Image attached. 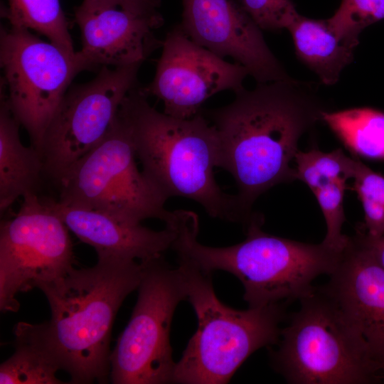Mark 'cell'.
Masks as SVG:
<instances>
[{
    "label": "cell",
    "instance_id": "27",
    "mask_svg": "<svg viewBox=\"0 0 384 384\" xmlns=\"http://www.w3.org/2000/svg\"><path fill=\"white\" fill-rule=\"evenodd\" d=\"M124 9L137 16L164 23L158 9L161 0H99Z\"/></svg>",
    "mask_w": 384,
    "mask_h": 384
},
{
    "label": "cell",
    "instance_id": "19",
    "mask_svg": "<svg viewBox=\"0 0 384 384\" xmlns=\"http://www.w3.org/2000/svg\"><path fill=\"white\" fill-rule=\"evenodd\" d=\"M14 352L0 366L1 384H60V366L46 346L34 324L18 322L14 328Z\"/></svg>",
    "mask_w": 384,
    "mask_h": 384
},
{
    "label": "cell",
    "instance_id": "18",
    "mask_svg": "<svg viewBox=\"0 0 384 384\" xmlns=\"http://www.w3.org/2000/svg\"><path fill=\"white\" fill-rule=\"evenodd\" d=\"M287 30L297 57L324 85L336 83L343 68L353 61L356 47L340 40L326 20L299 15Z\"/></svg>",
    "mask_w": 384,
    "mask_h": 384
},
{
    "label": "cell",
    "instance_id": "26",
    "mask_svg": "<svg viewBox=\"0 0 384 384\" xmlns=\"http://www.w3.org/2000/svg\"><path fill=\"white\" fill-rule=\"evenodd\" d=\"M241 5L262 29L277 31L288 27L300 15L291 0H240Z\"/></svg>",
    "mask_w": 384,
    "mask_h": 384
},
{
    "label": "cell",
    "instance_id": "11",
    "mask_svg": "<svg viewBox=\"0 0 384 384\" xmlns=\"http://www.w3.org/2000/svg\"><path fill=\"white\" fill-rule=\"evenodd\" d=\"M141 65L103 67L91 81L68 89L46 129L40 149L48 176L58 183L77 161L102 141L123 100L138 84Z\"/></svg>",
    "mask_w": 384,
    "mask_h": 384
},
{
    "label": "cell",
    "instance_id": "5",
    "mask_svg": "<svg viewBox=\"0 0 384 384\" xmlns=\"http://www.w3.org/2000/svg\"><path fill=\"white\" fill-rule=\"evenodd\" d=\"M177 266L198 327L176 363L173 383H228L252 353L278 342L284 304L233 309L215 294L211 272L181 257Z\"/></svg>",
    "mask_w": 384,
    "mask_h": 384
},
{
    "label": "cell",
    "instance_id": "10",
    "mask_svg": "<svg viewBox=\"0 0 384 384\" xmlns=\"http://www.w3.org/2000/svg\"><path fill=\"white\" fill-rule=\"evenodd\" d=\"M73 264L68 227L47 198L26 194L14 216L1 222V311H17L18 294L64 275Z\"/></svg>",
    "mask_w": 384,
    "mask_h": 384
},
{
    "label": "cell",
    "instance_id": "1",
    "mask_svg": "<svg viewBox=\"0 0 384 384\" xmlns=\"http://www.w3.org/2000/svg\"><path fill=\"white\" fill-rule=\"evenodd\" d=\"M235 94L230 103L205 114L218 132V167L234 178L238 205L250 220L260 195L297 180L292 162L299 140L326 110L295 80L257 83Z\"/></svg>",
    "mask_w": 384,
    "mask_h": 384
},
{
    "label": "cell",
    "instance_id": "22",
    "mask_svg": "<svg viewBox=\"0 0 384 384\" xmlns=\"http://www.w3.org/2000/svg\"><path fill=\"white\" fill-rule=\"evenodd\" d=\"M356 156H348L341 149L324 152L314 148L297 152L296 178L305 183L311 191L334 182L353 178Z\"/></svg>",
    "mask_w": 384,
    "mask_h": 384
},
{
    "label": "cell",
    "instance_id": "17",
    "mask_svg": "<svg viewBox=\"0 0 384 384\" xmlns=\"http://www.w3.org/2000/svg\"><path fill=\"white\" fill-rule=\"evenodd\" d=\"M21 124L1 95L0 106V210L2 213L19 197L36 193L45 173L41 155L20 139Z\"/></svg>",
    "mask_w": 384,
    "mask_h": 384
},
{
    "label": "cell",
    "instance_id": "15",
    "mask_svg": "<svg viewBox=\"0 0 384 384\" xmlns=\"http://www.w3.org/2000/svg\"><path fill=\"white\" fill-rule=\"evenodd\" d=\"M75 21L81 32L82 48L75 53L81 71L142 63L162 46L154 33L162 22L99 0H82Z\"/></svg>",
    "mask_w": 384,
    "mask_h": 384
},
{
    "label": "cell",
    "instance_id": "23",
    "mask_svg": "<svg viewBox=\"0 0 384 384\" xmlns=\"http://www.w3.org/2000/svg\"><path fill=\"white\" fill-rule=\"evenodd\" d=\"M354 191L364 211V224L361 226L370 236L384 235V176L375 172L356 158Z\"/></svg>",
    "mask_w": 384,
    "mask_h": 384
},
{
    "label": "cell",
    "instance_id": "2",
    "mask_svg": "<svg viewBox=\"0 0 384 384\" xmlns=\"http://www.w3.org/2000/svg\"><path fill=\"white\" fill-rule=\"evenodd\" d=\"M142 272L140 261L97 258L92 267H73L38 287L51 317L34 324L36 330L72 383H105L110 378L113 323L125 298L137 289Z\"/></svg>",
    "mask_w": 384,
    "mask_h": 384
},
{
    "label": "cell",
    "instance_id": "6",
    "mask_svg": "<svg viewBox=\"0 0 384 384\" xmlns=\"http://www.w3.org/2000/svg\"><path fill=\"white\" fill-rule=\"evenodd\" d=\"M129 129L119 114L102 141L77 161L58 181V202L142 223L157 218L171 224L176 210L136 163Z\"/></svg>",
    "mask_w": 384,
    "mask_h": 384
},
{
    "label": "cell",
    "instance_id": "28",
    "mask_svg": "<svg viewBox=\"0 0 384 384\" xmlns=\"http://www.w3.org/2000/svg\"><path fill=\"white\" fill-rule=\"evenodd\" d=\"M356 233L384 269V235L378 237L370 236L362 227L358 228Z\"/></svg>",
    "mask_w": 384,
    "mask_h": 384
},
{
    "label": "cell",
    "instance_id": "24",
    "mask_svg": "<svg viewBox=\"0 0 384 384\" xmlns=\"http://www.w3.org/2000/svg\"><path fill=\"white\" fill-rule=\"evenodd\" d=\"M383 19L384 0H341L338 9L326 21L340 40L356 47L363 30Z\"/></svg>",
    "mask_w": 384,
    "mask_h": 384
},
{
    "label": "cell",
    "instance_id": "14",
    "mask_svg": "<svg viewBox=\"0 0 384 384\" xmlns=\"http://www.w3.org/2000/svg\"><path fill=\"white\" fill-rule=\"evenodd\" d=\"M179 26L196 43L233 60L257 83L294 80L264 39L262 29L235 0H182Z\"/></svg>",
    "mask_w": 384,
    "mask_h": 384
},
{
    "label": "cell",
    "instance_id": "3",
    "mask_svg": "<svg viewBox=\"0 0 384 384\" xmlns=\"http://www.w3.org/2000/svg\"><path fill=\"white\" fill-rule=\"evenodd\" d=\"M147 97L138 83L118 111L143 172L168 199L188 198L212 218L245 225L236 196L223 191L215 179L219 161L215 127L202 111L188 119L174 117L151 107Z\"/></svg>",
    "mask_w": 384,
    "mask_h": 384
},
{
    "label": "cell",
    "instance_id": "20",
    "mask_svg": "<svg viewBox=\"0 0 384 384\" xmlns=\"http://www.w3.org/2000/svg\"><path fill=\"white\" fill-rule=\"evenodd\" d=\"M323 120L353 156L384 161V112L356 107L322 113Z\"/></svg>",
    "mask_w": 384,
    "mask_h": 384
},
{
    "label": "cell",
    "instance_id": "12",
    "mask_svg": "<svg viewBox=\"0 0 384 384\" xmlns=\"http://www.w3.org/2000/svg\"><path fill=\"white\" fill-rule=\"evenodd\" d=\"M153 80L143 91L161 100L164 113L181 119L202 111L210 97L225 90L245 88L247 70L230 63L196 43L176 25L162 41Z\"/></svg>",
    "mask_w": 384,
    "mask_h": 384
},
{
    "label": "cell",
    "instance_id": "13",
    "mask_svg": "<svg viewBox=\"0 0 384 384\" xmlns=\"http://www.w3.org/2000/svg\"><path fill=\"white\" fill-rule=\"evenodd\" d=\"M322 289L338 310L351 336L384 380V269L357 233Z\"/></svg>",
    "mask_w": 384,
    "mask_h": 384
},
{
    "label": "cell",
    "instance_id": "9",
    "mask_svg": "<svg viewBox=\"0 0 384 384\" xmlns=\"http://www.w3.org/2000/svg\"><path fill=\"white\" fill-rule=\"evenodd\" d=\"M2 95L40 154L44 134L75 76L76 59L25 28H1Z\"/></svg>",
    "mask_w": 384,
    "mask_h": 384
},
{
    "label": "cell",
    "instance_id": "21",
    "mask_svg": "<svg viewBox=\"0 0 384 384\" xmlns=\"http://www.w3.org/2000/svg\"><path fill=\"white\" fill-rule=\"evenodd\" d=\"M1 16L10 26L34 31L70 55L75 56L72 38L60 0H8Z\"/></svg>",
    "mask_w": 384,
    "mask_h": 384
},
{
    "label": "cell",
    "instance_id": "16",
    "mask_svg": "<svg viewBox=\"0 0 384 384\" xmlns=\"http://www.w3.org/2000/svg\"><path fill=\"white\" fill-rule=\"evenodd\" d=\"M48 200L69 230L95 250L97 258L137 261L153 259L171 249L176 238L174 225H165L161 230H154L141 223Z\"/></svg>",
    "mask_w": 384,
    "mask_h": 384
},
{
    "label": "cell",
    "instance_id": "7",
    "mask_svg": "<svg viewBox=\"0 0 384 384\" xmlns=\"http://www.w3.org/2000/svg\"><path fill=\"white\" fill-rule=\"evenodd\" d=\"M271 351L274 368L293 384H364L380 381L321 289L302 297Z\"/></svg>",
    "mask_w": 384,
    "mask_h": 384
},
{
    "label": "cell",
    "instance_id": "4",
    "mask_svg": "<svg viewBox=\"0 0 384 384\" xmlns=\"http://www.w3.org/2000/svg\"><path fill=\"white\" fill-rule=\"evenodd\" d=\"M263 216L252 213L245 226V239L228 247H210L198 240L199 221L183 210L176 225L171 250L201 270H221L236 277L244 288L249 306L284 304L311 293L313 281L331 274L342 252L322 242L309 244L264 232Z\"/></svg>",
    "mask_w": 384,
    "mask_h": 384
},
{
    "label": "cell",
    "instance_id": "8",
    "mask_svg": "<svg viewBox=\"0 0 384 384\" xmlns=\"http://www.w3.org/2000/svg\"><path fill=\"white\" fill-rule=\"evenodd\" d=\"M140 262L137 302L111 351L110 379L114 384L173 383L176 362L170 331L177 306L186 301L183 278L164 255Z\"/></svg>",
    "mask_w": 384,
    "mask_h": 384
},
{
    "label": "cell",
    "instance_id": "25",
    "mask_svg": "<svg viewBox=\"0 0 384 384\" xmlns=\"http://www.w3.org/2000/svg\"><path fill=\"white\" fill-rule=\"evenodd\" d=\"M346 188V182H334L312 191L326 224V234L322 242L338 252L346 248L350 238L342 233L345 221L343 196Z\"/></svg>",
    "mask_w": 384,
    "mask_h": 384
}]
</instances>
